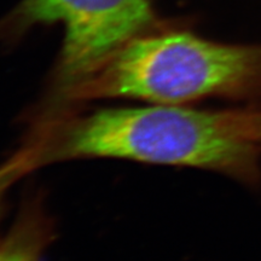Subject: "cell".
Listing matches in <instances>:
<instances>
[{"mask_svg": "<svg viewBox=\"0 0 261 261\" xmlns=\"http://www.w3.org/2000/svg\"><path fill=\"white\" fill-rule=\"evenodd\" d=\"M253 127L257 143L261 145V106H252Z\"/></svg>", "mask_w": 261, "mask_h": 261, "instance_id": "6", "label": "cell"}, {"mask_svg": "<svg viewBox=\"0 0 261 261\" xmlns=\"http://www.w3.org/2000/svg\"><path fill=\"white\" fill-rule=\"evenodd\" d=\"M56 240V224L39 195L19 208L14 224L0 238V261H42Z\"/></svg>", "mask_w": 261, "mask_h": 261, "instance_id": "4", "label": "cell"}, {"mask_svg": "<svg viewBox=\"0 0 261 261\" xmlns=\"http://www.w3.org/2000/svg\"><path fill=\"white\" fill-rule=\"evenodd\" d=\"M34 168L81 159L213 171L247 185L261 182V145L252 109L210 110L148 103L69 109L39 120L28 142Z\"/></svg>", "mask_w": 261, "mask_h": 261, "instance_id": "1", "label": "cell"}, {"mask_svg": "<svg viewBox=\"0 0 261 261\" xmlns=\"http://www.w3.org/2000/svg\"><path fill=\"white\" fill-rule=\"evenodd\" d=\"M33 171H34V166H33L29 151H27L24 145L0 165V220L4 217L6 200H8L10 190L14 187L15 182Z\"/></svg>", "mask_w": 261, "mask_h": 261, "instance_id": "5", "label": "cell"}, {"mask_svg": "<svg viewBox=\"0 0 261 261\" xmlns=\"http://www.w3.org/2000/svg\"><path fill=\"white\" fill-rule=\"evenodd\" d=\"M54 23L62 24L64 38L45 107L130 40L162 27L149 0H22L0 21V40H15L35 25Z\"/></svg>", "mask_w": 261, "mask_h": 261, "instance_id": "3", "label": "cell"}, {"mask_svg": "<svg viewBox=\"0 0 261 261\" xmlns=\"http://www.w3.org/2000/svg\"><path fill=\"white\" fill-rule=\"evenodd\" d=\"M212 98L261 106V44H224L162 25L130 40L41 115L99 99L190 106Z\"/></svg>", "mask_w": 261, "mask_h": 261, "instance_id": "2", "label": "cell"}]
</instances>
